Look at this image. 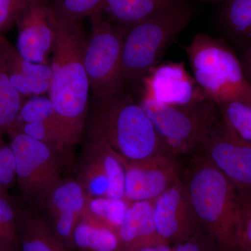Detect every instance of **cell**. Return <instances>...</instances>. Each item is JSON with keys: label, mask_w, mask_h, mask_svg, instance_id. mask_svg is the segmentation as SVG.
<instances>
[{"label": "cell", "mask_w": 251, "mask_h": 251, "mask_svg": "<svg viewBox=\"0 0 251 251\" xmlns=\"http://www.w3.org/2000/svg\"><path fill=\"white\" fill-rule=\"evenodd\" d=\"M173 251H220L215 242L204 231L173 247Z\"/></svg>", "instance_id": "f546056e"}, {"label": "cell", "mask_w": 251, "mask_h": 251, "mask_svg": "<svg viewBox=\"0 0 251 251\" xmlns=\"http://www.w3.org/2000/svg\"><path fill=\"white\" fill-rule=\"evenodd\" d=\"M0 49L4 54L7 72L25 78L50 81L52 68L46 64H36L23 58L9 41L0 34Z\"/></svg>", "instance_id": "603a6c76"}, {"label": "cell", "mask_w": 251, "mask_h": 251, "mask_svg": "<svg viewBox=\"0 0 251 251\" xmlns=\"http://www.w3.org/2000/svg\"><path fill=\"white\" fill-rule=\"evenodd\" d=\"M138 251H173V247L166 243H158L144 247Z\"/></svg>", "instance_id": "d6a6232c"}, {"label": "cell", "mask_w": 251, "mask_h": 251, "mask_svg": "<svg viewBox=\"0 0 251 251\" xmlns=\"http://www.w3.org/2000/svg\"><path fill=\"white\" fill-rule=\"evenodd\" d=\"M19 207L8 192H0V245L9 251L18 249Z\"/></svg>", "instance_id": "484cf974"}, {"label": "cell", "mask_w": 251, "mask_h": 251, "mask_svg": "<svg viewBox=\"0 0 251 251\" xmlns=\"http://www.w3.org/2000/svg\"><path fill=\"white\" fill-rule=\"evenodd\" d=\"M23 96L10 81L4 54L0 49V133L13 128L23 105Z\"/></svg>", "instance_id": "7402d4cb"}, {"label": "cell", "mask_w": 251, "mask_h": 251, "mask_svg": "<svg viewBox=\"0 0 251 251\" xmlns=\"http://www.w3.org/2000/svg\"><path fill=\"white\" fill-rule=\"evenodd\" d=\"M129 204L125 198L117 200L87 196L82 217L113 229L118 233Z\"/></svg>", "instance_id": "44dd1931"}, {"label": "cell", "mask_w": 251, "mask_h": 251, "mask_svg": "<svg viewBox=\"0 0 251 251\" xmlns=\"http://www.w3.org/2000/svg\"><path fill=\"white\" fill-rule=\"evenodd\" d=\"M18 251H71L34 208H19Z\"/></svg>", "instance_id": "ac0fdd59"}, {"label": "cell", "mask_w": 251, "mask_h": 251, "mask_svg": "<svg viewBox=\"0 0 251 251\" xmlns=\"http://www.w3.org/2000/svg\"><path fill=\"white\" fill-rule=\"evenodd\" d=\"M16 181V160L10 144L0 143V186L5 191Z\"/></svg>", "instance_id": "83f0119b"}, {"label": "cell", "mask_w": 251, "mask_h": 251, "mask_svg": "<svg viewBox=\"0 0 251 251\" xmlns=\"http://www.w3.org/2000/svg\"><path fill=\"white\" fill-rule=\"evenodd\" d=\"M35 0H0V31L16 23L23 9Z\"/></svg>", "instance_id": "f1b7e54d"}, {"label": "cell", "mask_w": 251, "mask_h": 251, "mask_svg": "<svg viewBox=\"0 0 251 251\" xmlns=\"http://www.w3.org/2000/svg\"><path fill=\"white\" fill-rule=\"evenodd\" d=\"M140 103L167 151L176 156L201 148L219 116L218 105L206 99L185 105Z\"/></svg>", "instance_id": "8992f818"}, {"label": "cell", "mask_w": 251, "mask_h": 251, "mask_svg": "<svg viewBox=\"0 0 251 251\" xmlns=\"http://www.w3.org/2000/svg\"><path fill=\"white\" fill-rule=\"evenodd\" d=\"M217 105L226 125L241 139L251 143V104L232 100Z\"/></svg>", "instance_id": "d4e9b609"}, {"label": "cell", "mask_w": 251, "mask_h": 251, "mask_svg": "<svg viewBox=\"0 0 251 251\" xmlns=\"http://www.w3.org/2000/svg\"><path fill=\"white\" fill-rule=\"evenodd\" d=\"M72 246L79 251H122L116 231L83 217L74 229Z\"/></svg>", "instance_id": "d6986e66"}, {"label": "cell", "mask_w": 251, "mask_h": 251, "mask_svg": "<svg viewBox=\"0 0 251 251\" xmlns=\"http://www.w3.org/2000/svg\"><path fill=\"white\" fill-rule=\"evenodd\" d=\"M92 31L83 63L94 97L124 90L122 72L123 28L105 18L103 11L90 16Z\"/></svg>", "instance_id": "ba28073f"}, {"label": "cell", "mask_w": 251, "mask_h": 251, "mask_svg": "<svg viewBox=\"0 0 251 251\" xmlns=\"http://www.w3.org/2000/svg\"><path fill=\"white\" fill-rule=\"evenodd\" d=\"M201 148L232 183L238 196L251 195V143L239 138L220 113Z\"/></svg>", "instance_id": "9c48e42d"}, {"label": "cell", "mask_w": 251, "mask_h": 251, "mask_svg": "<svg viewBox=\"0 0 251 251\" xmlns=\"http://www.w3.org/2000/svg\"><path fill=\"white\" fill-rule=\"evenodd\" d=\"M239 199L240 203V246L239 248L251 247V195L239 196Z\"/></svg>", "instance_id": "4dcf8cb0"}, {"label": "cell", "mask_w": 251, "mask_h": 251, "mask_svg": "<svg viewBox=\"0 0 251 251\" xmlns=\"http://www.w3.org/2000/svg\"><path fill=\"white\" fill-rule=\"evenodd\" d=\"M3 140H4L3 139V133H0V143H1ZM0 192H7V191H4V190L1 188V186H0Z\"/></svg>", "instance_id": "e575fe53"}, {"label": "cell", "mask_w": 251, "mask_h": 251, "mask_svg": "<svg viewBox=\"0 0 251 251\" xmlns=\"http://www.w3.org/2000/svg\"><path fill=\"white\" fill-rule=\"evenodd\" d=\"M142 83L141 101L185 105L206 99L183 63L157 64L144 77Z\"/></svg>", "instance_id": "9a60e30c"}, {"label": "cell", "mask_w": 251, "mask_h": 251, "mask_svg": "<svg viewBox=\"0 0 251 251\" xmlns=\"http://www.w3.org/2000/svg\"><path fill=\"white\" fill-rule=\"evenodd\" d=\"M191 17L192 11L186 4L130 27H122V72L125 87L142 82Z\"/></svg>", "instance_id": "5b68a950"}, {"label": "cell", "mask_w": 251, "mask_h": 251, "mask_svg": "<svg viewBox=\"0 0 251 251\" xmlns=\"http://www.w3.org/2000/svg\"><path fill=\"white\" fill-rule=\"evenodd\" d=\"M75 179L89 197L125 198L123 166L110 149L98 142L84 140Z\"/></svg>", "instance_id": "30bf717a"}, {"label": "cell", "mask_w": 251, "mask_h": 251, "mask_svg": "<svg viewBox=\"0 0 251 251\" xmlns=\"http://www.w3.org/2000/svg\"><path fill=\"white\" fill-rule=\"evenodd\" d=\"M185 50L204 98L216 105L232 100L251 104V87L240 59L226 41L198 34Z\"/></svg>", "instance_id": "277c9868"}, {"label": "cell", "mask_w": 251, "mask_h": 251, "mask_svg": "<svg viewBox=\"0 0 251 251\" xmlns=\"http://www.w3.org/2000/svg\"><path fill=\"white\" fill-rule=\"evenodd\" d=\"M0 251H9L8 249H6V248L2 247V246L0 245Z\"/></svg>", "instance_id": "d590c367"}, {"label": "cell", "mask_w": 251, "mask_h": 251, "mask_svg": "<svg viewBox=\"0 0 251 251\" xmlns=\"http://www.w3.org/2000/svg\"><path fill=\"white\" fill-rule=\"evenodd\" d=\"M50 2L59 23H74L103 11L104 0H50Z\"/></svg>", "instance_id": "4316f807"}, {"label": "cell", "mask_w": 251, "mask_h": 251, "mask_svg": "<svg viewBox=\"0 0 251 251\" xmlns=\"http://www.w3.org/2000/svg\"><path fill=\"white\" fill-rule=\"evenodd\" d=\"M220 21L227 36L242 50L251 45V0H226Z\"/></svg>", "instance_id": "ffe728a7"}, {"label": "cell", "mask_w": 251, "mask_h": 251, "mask_svg": "<svg viewBox=\"0 0 251 251\" xmlns=\"http://www.w3.org/2000/svg\"><path fill=\"white\" fill-rule=\"evenodd\" d=\"M237 251H251V247H241Z\"/></svg>", "instance_id": "836d02e7"}, {"label": "cell", "mask_w": 251, "mask_h": 251, "mask_svg": "<svg viewBox=\"0 0 251 251\" xmlns=\"http://www.w3.org/2000/svg\"><path fill=\"white\" fill-rule=\"evenodd\" d=\"M153 201L130 202L118 230L122 251L165 243L157 232Z\"/></svg>", "instance_id": "2e32d148"}, {"label": "cell", "mask_w": 251, "mask_h": 251, "mask_svg": "<svg viewBox=\"0 0 251 251\" xmlns=\"http://www.w3.org/2000/svg\"><path fill=\"white\" fill-rule=\"evenodd\" d=\"M184 4V0H104L103 11L110 22L126 28Z\"/></svg>", "instance_id": "e0dca14e"}, {"label": "cell", "mask_w": 251, "mask_h": 251, "mask_svg": "<svg viewBox=\"0 0 251 251\" xmlns=\"http://www.w3.org/2000/svg\"><path fill=\"white\" fill-rule=\"evenodd\" d=\"M87 195L76 179H62L37 209L54 235L71 251L73 233L83 215Z\"/></svg>", "instance_id": "5bb4252c"}, {"label": "cell", "mask_w": 251, "mask_h": 251, "mask_svg": "<svg viewBox=\"0 0 251 251\" xmlns=\"http://www.w3.org/2000/svg\"><path fill=\"white\" fill-rule=\"evenodd\" d=\"M19 123H41L48 126L59 135L63 144L58 117L49 97L34 96L23 103L15 125Z\"/></svg>", "instance_id": "cb8c5ba5"}, {"label": "cell", "mask_w": 251, "mask_h": 251, "mask_svg": "<svg viewBox=\"0 0 251 251\" xmlns=\"http://www.w3.org/2000/svg\"><path fill=\"white\" fill-rule=\"evenodd\" d=\"M153 202L157 232L163 242L175 246L202 230L182 179L176 181Z\"/></svg>", "instance_id": "4fadbf2b"}, {"label": "cell", "mask_w": 251, "mask_h": 251, "mask_svg": "<svg viewBox=\"0 0 251 251\" xmlns=\"http://www.w3.org/2000/svg\"><path fill=\"white\" fill-rule=\"evenodd\" d=\"M239 59L244 75L251 87V45L242 50V56Z\"/></svg>", "instance_id": "1f68e13d"}, {"label": "cell", "mask_w": 251, "mask_h": 251, "mask_svg": "<svg viewBox=\"0 0 251 251\" xmlns=\"http://www.w3.org/2000/svg\"><path fill=\"white\" fill-rule=\"evenodd\" d=\"M16 160V181L29 207L38 209L50 191L62 179V156L54 149L22 132L7 130Z\"/></svg>", "instance_id": "52a82bcc"}, {"label": "cell", "mask_w": 251, "mask_h": 251, "mask_svg": "<svg viewBox=\"0 0 251 251\" xmlns=\"http://www.w3.org/2000/svg\"><path fill=\"white\" fill-rule=\"evenodd\" d=\"M82 140L103 144L128 161L168 153L148 114L125 89L92 96Z\"/></svg>", "instance_id": "7a4b0ae2"}, {"label": "cell", "mask_w": 251, "mask_h": 251, "mask_svg": "<svg viewBox=\"0 0 251 251\" xmlns=\"http://www.w3.org/2000/svg\"><path fill=\"white\" fill-rule=\"evenodd\" d=\"M18 53L29 62L46 64L52 52L58 21L50 0H35L23 10L16 21Z\"/></svg>", "instance_id": "7c38bea8"}, {"label": "cell", "mask_w": 251, "mask_h": 251, "mask_svg": "<svg viewBox=\"0 0 251 251\" xmlns=\"http://www.w3.org/2000/svg\"><path fill=\"white\" fill-rule=\"evenodd\" d=\"M87 41L82 21L58 22L48 93L58 117L67 152L82 141L88 115L91 87L83 63Z\"/></svg>", "instance_id": "6da1fadb"}, {"label": "cell", "mask_w": 251, "mask_h": 251, "mask_svg": "<svg viewBox=\"0 0 251 251\" xmlns=\"http://www.w3.org/2000/svg\"><path fill=\"white\" fill-rule=\"evenodd\" d=\"M117 157L125 170V198L128 202L155 201L181 179L179 161L171 153H160L138 161Z\"/></svg>", "instance_id": "8fae6325"}, {"label": "cell", "mask_w": 251, "mask_h": 251, "mask_svg": "<svg viewBox=\"0 0 251 251\" xmlns=\"http://www.w3.org/2000/svg\"><path fill=\"white\" fill-rule=\"evenodd\" d=\"M181 179L202 230L220 251H237L240 203L232 183L204 153L193 160Z\"/></svg>", "instance_id": "3957f363"}]
</instances>
